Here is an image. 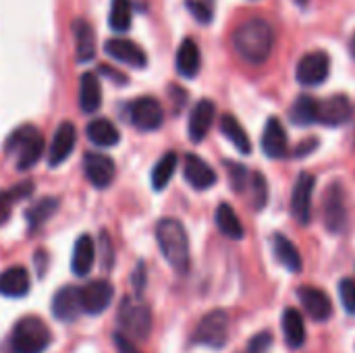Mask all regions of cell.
<instances>
[{
	"instance_id": "obj_1",
	"label": "cell",
	"mask_w": 355,
	"mask_h": 353,
	"mask_svg": "<svg viewBox=\"0 0 355 353\" xmlns=\"http://www.w3.org/2000/svg\"><path fill=\"white\" fill-rule=\"evenodd\" d=\"M235 52L250 64H262L275 50V29L266 19H248L233 31Z\"/></svg>"
},
{
	"instance_id": "obj_2",
	"label": "cell",
	"mask_w": 355,
	"mask_h": 353,
	"mask_svg": "<svg viewBox=\"0 0 355 353\" xmlns=\"http://www.w3.org/2000/svg\"><path fill=\"white\" fill-rule=\"evenodd\" d=\"M156 241L164 260L179 273L189 270V239L185 227L177 218H162L156 225Z\"/></svg>"
},
{
	"instance_id": "obj_3",
	"label": "cell",
	"mask_w": 355,
	"mask_h": 353,
	"mask_svg": "<svg viewBox=\"0 0 355 353\" xmlns=\"http://www.w3.org/2000/svg\"><path fill=\"white\" fill-rule=\"evenodd\" d=\"M44 148H46L44 135L33 125H23V127L15 129L8 135L6 144H4L6 154L15 158L17 171H29V169H33L40 162V158L44 154Z\"/></svg>"
},
{
	"instance_id": "obj_4",
	"label": "cell",
	"mask_w": 355,
	"mask_h": 353,
	"mask_svg": "<svg viewBox=\"0 0 355 353\" xmlns=\"http://www.w3.org/2000/svg\"><path fill=\"white\" fill-rule=\"evenodd\" d=\"M50 331L46 322L37 316H25L17 320L10 333L12 353H44L50 345Z\"/></svg>"
},
{
	"instance_id": "obj_5",
	"label": "cell",
	"mask_w": 355,
	"mask_h": 353,
	"mask_svg": "<svg viewBox=\"0 0 355 353\" xmlns=\"http://www.w3.org/2000/svg\"><path fill=\"white\" fill-rule=\"evenodd\" d=\"M119 322L133 339H146L152 329L150 308L139 298H125L119 308Z\"/></svg>"
},
{
	"instance_id": "obj_6",
	"label": "cell",
	"mask_w": 355,
	"mask_h": 353,
	"mask_svg": "<svg viewBox=\"0 0 355 353\" xmlns=\"http://www.w3.org/2000/svg\"><path fill=\"white\" fill-rule=\"evenodd\" d=\"M229 339V316L225 310H212L206 314L198 329H196V341L208 347H223Z\"/></svg>"
},
{
	"instance_id": "obj_7",
	"label": "cell",
	"mask_w": 355,
	"mask_h": 353,
	"mask_svg": "<svg viewBox=\"0 0 355 353\" xmlns=\"http://www.w3.org/2000/svg\"><path fill=\"white\" fill-rule=\"evenodd\" d=\"M329 73H331V58L324 50L308 52L306 56L300 58L297 69H295L297 81L302 85H310V87L324 83L329 79Z\"/></svg>"
},
{
	"instance_id": "obj_8",
	"label": "cell",
	"mask_w": 355,
	"mask_h": 353,
	"mask_svg": "<svg viewBox=\"0 0 355 353\" xmlns=\"http://www.w3.org/2000/svg\"><path fill=\"white\" fill-rule=\"evenodd\" d=\"M129 121L139 131H156L164 123V110L156 98L141 96L129 104Z\"/></svg>"
},
{
	"instance_id": "obj_9",
	"label": "cell",
	"mask_w": 355,
	"mask_h": 353,
	"mask_svg": "<svg viewBox=\"0 0 355 353\" xmlns=\"http://www.w3.org/2000/svg\"><path fill=\"white\" fill-rule=\"evenodd\" d=\"M324 225L331 233H339L347 221V204H345V189L341 183H333L324 193L322 204Z\"/></svg>"
},
{
	"instance_id": "obj_10",
	"label": "cell",
	"mask_w": 355,
	"mask_h": 353,
	"mask_svg": "<svg viewBox=\"0 0 355 353\" xmlns=\"http://www.w3.org/2000/svg\"><path fill=\"white\" fill-rule=\"evenodd\" d=\"M83 171H85L87 181L96 189H106L114 181V175H116V166L112 158L102 152H87L83 156Z\"/></svg>"
},
{
	"instance_id": "obj_11",
	"label": "cell",
	"mask_w": 355,
	"mask_h": 353,
	"mask_svg": "<svg viewBox=\"0 0 355 353\" xmlns=\"http://www.w3.org/2000/svg\"><path fill=\"white\" fill-rule=\"evenodd\" d=\"M316 179L310 173H302L295 181L291 196V212L300 225H308L312 221V196H314Z\"/></svg>"
},
{
	"instance_id": "obj_12",
	"label": "cell",
	"mask_w": 355,
	"mask_h": 353,
	"mask_svg": "<svg viewBox=\"0 0 355 353\" xmlns=\"http://www.w3.org/2000/svg\"><path fill=\"white\" fill-rule=\"evenodd\" d=\"M81 291V308H83V312L85 314H89V316H98V314H102L108 306H110V302H112V298H114V289H112V285L108 283V281H92V283H87L83 289H79Z\"/></svg>"
},
{
	"instance_id": "obj_13",
	"label": "cell",
	"mask_w": 355,
	"mask_h": 353,
	"mask_svg": "<svg viewBox=\"0 0 355 353\" xmlns=\"http://www.w3.org/2000/svg\"><path fill=\"white\" fill-rule=\"evenodd\" d=\"M104 52L110 58H114L123 64H129L133 69H144L148 64V56H146L144 48L127 37H110L104 44Z\"/></svg>"
},
{
	"instance_id": "obj_14",
	"label": "cell",
	"mask_w": 355,
	"mask_h": 353,
	"mask_svg": "<svg viewBox=\"0 0 355 353\" xmlns=\"http://www.w3.org/2000/svg\"><path fill=\"white\" fill-rule=\"evenodd\" d=\"M354 114V106L347 96H331L327 100H318V123L327 127L345 125Z\"/></svg>"
},
{
	"instance_id": "obj_15",
	"label": "cell",
	"mask_w": 355,
	"mask_h": 353,
	"mask_svg": "<svg viewBox=\"0 0 355 353\" xmlns=\"http://www.w3.org/2000/svg\"><path fill=\"white\" fill-rule=\"evenodd\" d=\"M75 141H77V129L73 123L64 121L60 123V127L54 133V139L50 144V152H48V166L56 169L62 162H67V158L73 154L75 150Z\"/></svg>"
},
{
	"instance_id": "obj_16",
	"label": "cell",
	"mask_w": 355,
	"mask_h": 353,
	"mask_svg": "<svg viewBox=\"0 0 355 353\" xmlns=\"http://www.w3.org/2000/svg\"><path fill=\"white\" fill-rule=\"evenodd\" d=\"M183 175H185V181L198 191H206L216 183L214 169L196 154H187L183 158Z\"/></svg>"
},
{
	"instance_id": "obj_17",
	"label": "cell",
	"mask_w": 355,
	"mask_h": 353,
	"mask_svg": "<svg viewBox=\"0 0 355 353\" xmlns=\"http://www.w3.org/2000/svg\"><path fill=\"white\" fill-rule=\"evenodd\" d=\"M214 117H216V106L212 100L204 98L193 106V110L189 114V127H187L189 139L193 144H200L208 135V131L214 123Z\"/></svg>"
},
{
	"instance_id": "obj_18",
	"label": "cell",
	"mask_w": 355,
	"mask_h": 353,
	"mask_svg": "<svg viewBox=\"0 0 355 353\" xmlns=\"http://www.w3.org/2000/svg\"><path fill=\"white\" fill-rule=\"evenodd\" d=\"M300 302L304 306V310L308 312V316L316 322H322V320H329L331 314H333V302L331 298L318 289V287H302L300 289Z\"/></svg>"
},
{
	"instance_id": "obj_19",
	"label": "cell",
	"mask_w": 355,
	"mask_h": 353,
	"mask_svg": "<svg viewBox=\"0 0 355 353\" xmlns=\"http://www.w3.org/2000/svg\"><path fill=\"white\" fill-rule=\"evenodd\" d=\"M83 312L81 308V291L77 287H62L56 291L52 300V314L62 320V322H73L79 314Z\"/></svg>"
},
{
	"instance_id": "obj_20",
	"label": "cell",
	"mask_w": 355,
	"mask_h": 353,
	"mask_svg": "<svg viewBox=\"0 0 355 353\" xmlns=\"http://www.w3.org/2000/svg\"><path fill=\"white\" fill-rule=\"evenodd\" d=\"M262 150L268 158H283L289 152L287 131L277 117H270L266 121V127L262 133Z\"/></svg>"
},
{
	"instance_id": "obj_21",
	"label": "cell",
	"mask_w": 355,
	"mask_h": 353,
	"mask_svg": "<svg viewBox=\"0 0 355 353\" xmlns=\"http://www.w3.org/2000/svg\"><path fill=\"white\" fill-rule=\"evenodd\" d=\"M175 64H177L179 75L185 77V79H193V77L200 73L202 54H200L198 44H196L191 37H187V40L181 42L179 50H177V60H175Z\"/></svg>"
},
{
	"instance_id": "obj_22",
	"label": "cell",
	"mask_w": 355,
	"mask_h": 353,
	"mask_svg": "<svg viewBox=\"0 0 355 353\" xmlns=\"http://www.w3.org/2000/svg\"><path fill=\"white\" fill-rule=\"evenodd\" d=\"M29 285V273L23 266H10L0 275V293L4 298H25Z\"/></svg>"
},
{
	"instance_id": "obj_23",
	"label": "cell",
	"mask_w": 355,
	"mask_h": 353,
	"mask_svg": "<svg viewBox=\"0 0 355 353\" xmlns=\"http://www.w3.org/2000/svg\"><path fill=\"white\" fill-rule=\"evenodd\" d=\"M102 104V87L94 73H83L79 77V108L85 114H94Z\"/></svg>"
},
{
	"instance_id": "obj_24",
	"label": "cell",
	"mask_w": 355,
	"mask_h": 353,
	"mask_svg": "<svg viewBox=\"0 0 355 353\" xmlns=\"http://www.w3.org/2000/svg\"><path fill=\"white\" fill-rule=\"evenodd\" d=\"M94 262H96V246H94V239L89 235H81L75 241V248H73L71 268H73V273L77 277H85V275H89Z\"/></svg>"
},
{
	"instance_id": "obj_25",
	"label": "cell",
	"mask_w": 355,
	"mask_h": 353,
	"mask_svg": "<svg viewBox=\"0 0 355 353\" xmlns=\"http://www.w3.org/2000/svg\"><path fill=\"white\" fill-rule=\"evenodd\" d=\"M85 133H87V139L98 148H112L121 141V133H119L116 125L108 119L89 121Z\"/></svg>"
},
{
	"instance_id": "obj_26",
	"label": "cell",
	"mask_w": 355,
	"mask_h": 353,
	"mask_svg": "<svg viewBox=\"0 0 355 353\" xmlns=\"http://www.w3.org/2000/svg\"><path fill=\"white\" fill-rule=\"evenodd\" d=\"M75 33V48H77V62H87L96 54V33L94 27L85 19H75L73 23Z\"/></svg>"
},
{
	"instance_id": "obj_27",
	"label": "cell",
	"mask_w": 355,
	"mask_h": 353,
	"mask_svg": "<svg viewBox=\"0 0 355 353\" xmlns=\"http://www.w3.org/2000/svg\"><path fill=\"white\" fill-rule=\"evenodd\" d=\"M283 335L289 347L300 350L306 341V325H304V316L300 314V310L295 308H287L283 314Z\"/></svg>"
},
{
	"instance_id": "obj_28",
	"label": "cell",
	"mask_w": 355,
	"mask_h": 353,
	"mask_svg": "<svg viewBox=\"0 0 355 353\" xmlns=\"http://www.w3.org/2000/svg\"><path fill=\"white\" fill-rule=\"evenodd\" d=\"M214 221H216L218 231H220L225 237L235 239V241L243 239L245 229H243V225H241V221H239L237 212L233 210V206H229V204H220V206L216 208Z\"/></svg>"
},
{
	"instance_id": "obj_29",
	"label": "cell",
	"mask_w": 355,
	"mask_h": 353,
	"mask_svg": "<svg viewBox=\"0 0 355 353\" xmlns=\"http://www.w3.org/2000/svg\"><path fill=\"white\" fill-rule=\"evenodd\" d=\"M289 114H291V123L297 127L314 125V123H318V100L310 98V96H300L293 102Z\"/></svg>"
},
{
	"instance_id": "obj_30",
	"label": "cell",
	"mask_w": 355,
	"mask_h": 353,
	"mask_svg": "<svg viewBox=\"0 0 355 353\" xmlns=\"http://www.w3.org/2000/svg\"><path fill=\"white\" fill-rule=\"evenodd\" d=\"M220 131L241 154H250L252 152V141H250L245 129L241 127V123L233 114H225L220 119Z\"/></svg>"
},
{
	"instance_id": "obj_31",
	"label": "cell",
	"mask_w": 355,
	"mask_h": 353,
	"mask_svg": "<svg viewBox=\"0 0 355 353\" xmlns=\"http://www.w3.org/2000/svg\"><path fill=\"white\" fill-rule=\"evenodd\" d=\"M275 256L277 260L291 273H300L302 270V256L295 248V243H291L285 235H275Z\"/></svg>"
},
{
	"instance_id": "obj_32",
	"label": "cell",
	"mask_w": 355,
	"mask_h": 353,
	"mask_svg": "<svg viewBox=\"0 0 355 353\" xmlns=\"http://www.w3.org/2000/svg\"><path fill=\"white\" fill-rule=\"evenodd\" d=\"M177 162H179V158H177L175 152H166V154L156 162V166H154V171H152V187H154L156 191H162V189L171 183V179H173V175H175V169H177Z\"/></svg>"
},
{
	"instance_id": "obj_33",
	"label": "cell",
	"mask_w": 355,
	"mask_h": 353,
	"mask_svg": "<svg viewBox=\"0 0 355 353\" xmlns=\"http://www.w3.org/2000/svg\"><path fill=\"white\" fill-rule=\"evenodd\" d=\"M133 21V8L129 0H112L110 4V15H108V25L114 33H125L129 31Z\"/></svg>"
},
{
	"instance_id": "obj_34",
	"label": "cell",
	"mask_w": 355,
	"mask_h": 353,
	"mask_svg": "<svg viewBox=\"0 0 355 353\" xmlns=\"http://www.w3.org/2000/svg\"><path fill=\"white\" fill-rule=\"evenodd\" d=\"M56 208H58V200H56V198H44V200L35 202V204L25 212L29 231L40 229V227L56 212Z\"/></svg>"
},
{
	"instance_id": "obj_35",
	"label": "cell",
	"mask_w": 355,
	"mask_h": 353,
	"mask_svg": "<svg viewBox=\"0 0 355 353\" xmlns=\"http://www.w3.org/2000/svg\"><path fill=\"white\" fill-rule=\"evenodd\" d=\"M245 193L250 196V202H252L254 208L262 210L266 206V200H268V183H266V179H264L262 173H256V171L250 173V181H248Z\"/></svg>"
},
{
	"instance_id": "obj_36",
	"label": "cell",
	"mask_w": 355,
	"mask_h": 353,
	"mask_svg": "<svg viewBox=\"0 0 355 353\" xmlns=\"http://www.w3.org/2000/svg\"><path fill=\"white\" fill-rule=\"evenodd\" d=\"M229 166V179H231V185L237 193H245V187H248V181H250V173L248 166L243 164H235V162H227Z\"/></svg>"
},
{
	"instance_id": "obj_37",
	"label": "cell",
	"mask_w": 355,
	"mask_h": 353,
	"mask_svg": "<svg viewBox=\"0 0 355 353\" xmlns=\"http://www.w3.org/2000/svg\"><path fill=\"white\" fill-rule=\"evenodd\" d=\"M339 295L349 314H355V281L354 279H343L339 283Z\"/></svg>"
},
{
	"instance_id": "obj_38",
	"label": "cell",
	"mask_w": 355,
	"mask_h": 353,
	"mask_svg": "<svg viewBox=\"0 0 355 353\" xmlns=\"http://www.w3.org/2000/svg\"><path fill=\"white\" fill-rule=\"evenodd\" d=\"M187 10L200 21V23H210L212 21V6L204 0H187Z\"/></svg>"
},
{
	"instance_id": "obj_39",
	"label": "cell",
	"mask_w": 355,
	"mask_h": 353,
	"mask_svg": "<svg viewBox=\"0 0 355 353\" xmlns=\"http://www.w3.org/2000/svg\"><path fill=\"white\" fill-rule=\"evenodd\" d=\"M15 193L8 191V193H0V225H4L10 216V204L15 202Z\"/></svg>"
},
{
	"instance_id": "obj_40",
	"label": "cell",
	"mask_w": 355,
	"mask_h": 353,
	"mask_svg": "<svg viewBox=\"0 0 355 353\" xmlns=\"http://www.w3.org/2000/svg\"><path fill=\"white\" fill-rule=\"evenodd\" d=\"M270 335L268 333H260L258 337H254L250 341V353H264L270 347Z\"/></svg>"
},
{
	"instance_id": "obj_41",
	"label": "cell",
	"mask_w": 355,
	"mask_h": 353,
	"mask_svg": "<svg viewBox=\"0 0 355 353\" xmlns=\"http://www.w3.org/2000/svg\"><path fill=\"white\" fill-rule=\"evenodd\" d=\"M114 345H116L119 353H141L137 350V345L129 337H125L123 333H116L114 335Z\"/></svg>"
},
{
	"instance_id": "obj_42",
	"label": "cell",
	"mask_w": 355,
	"mask_h": 353,
	"mask_svg": "<svg viewBox=\"0 0 355 353\" xmlns=\"http://www.w3.org/2000/svg\"><path fill=\"white\" fill-rule=\"evenodd\" d=\"M349 52H352V56L355 58V33L352 35V40H349Z\"/></svg>"
},
{
	"instance_id": "obj_43",
	"label": "cell",
	"mask_w": 355,
	"mask_h": 353,
	"mask_svg": "<svg viewBox=\"0 0 355 353\" xmlns=\"http://www.w3.org/2000/svg\"><path fill=\"white\" fill-rule=\"evenodd\" d=\"M295 4H300V6H308L310 4V0H293Z\"/></svg>"
}]
</instances>
